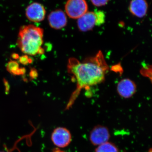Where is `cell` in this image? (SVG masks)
<instances>
[{
    "label": "cell",
    "mask_w": 152,
    "mask_h": 152,
    "mask_svg": "<svg viewBox=\"0 0 152 152\" xmlns=\"http://www.w3.org/2000/svg\"><path fill=\"white\" fill-rule=\"evenodd\" d=\"M95 152H120L118 148L115 144L107 142L98 146Z\"/></svg>",
    "instance_id": "8fae6325"
},
{
    "label": "cell",
    "mask_w": 152,
    "mask_h": 152,
    "mask_svg": "<svg viewBox=\"0 0 152 152\" xmlns=\"http://www.w3.org/2000/svg\"><path fill=\"white\" fill-rule=\"evenodd\" d=\"M129 10L134 16L142 18L146 15L148 4L146 0H131Z\"/></svg>",
    "instance_id": "9c48e42d"
},
{
    "label": "cell",
    "mask_w": 152,
    "mask_h": 152,
    "mask_svg": "<svg viewBox=\"0 0 152 152\" xmlns=\"http://www.w3.org/2000/svg\"><path fill=\"white\" fill-rule=\"evenodd\" d=\"M110 137V132L107 127L102 125H97L91 131L90 140L94 145H99L108 142Z\"/></svg>",
    "instance_id": "5b68a950"
},
{
    "label": "cell",
    "mask_w": 152,
    "mask_h": 152,
    "mask_svg": "<svg viewBox=\"0 0 152 152\" xmlns=\"http://www.w3.org/2000/svg\"><path fill=\"white\" fill-rule=\"evenodd\" d=\"M93 5L96 7L105 6L109 2V0H90Z\"/></svg>",
    "instance_id": "4fadbf2b"
},
{
    "label": "cell",
    "mask_w": 152,
    "mask_h": 152,
    "mask_svg": "<svg viewBox=\"0 0 152 152\" xmlns=\"http://www.w3.org/2000/svg\"></svg>",
    "instance_id": "5bb4252c"
},
{
    "label": "cell",
    "mask_w": 152,
    "mask_h": 152,
    "mask_svg": "<svg viewBox=\"0 0 152 152\" xmlns=\"http://www.w3.org/2000/svg\"><path fill=\"white\" fill-rule=\"evenodd\" d=\"M46 11L44 6L40 3L34 2L28 6L26 10V15L30 21L38 23L45 19Z\"/></svg>",
    "instance_id": "8992f818"
},
{
    "label": "cell",
    "mask_w": 152,
    "mask_h": 152,
    "mask_svg": "<svg viewBox=\"0 0 152 152\" xmlns=\"http://www.w3.org/2000/svg\"><path fill=\"white\" fill-rule=\"evenodd\" d=\"M44 30L34 25L23 26L20 28L17 44L24 53L36 56L43 53Z\"/></svg>",
    "instance_id": "7a4b0ae2"
},
{
    "label": "cell",
    "mask_w": 152,
    "mask_h": 152,
    "mask_svg": "<svg viewBox=\"0 0 152 152\" xmlns=\"http://www.w3.org/2000/svg\"><path fill=\"white\" fill-rule=\"evenodd\" d=\"M136 86L135 83L129 79H124L120 81L117 86L119 95L124 98L131 97L135 93Z\"/></svg>",
    "instance_id": "30bf717a"
},
{
    "label": "cell",
    "mask_w": 152,
    "mask_h": 152,
    "mask_svg": "<svg viewBox=\"0 0 152 152\" xmlns=\"http://www.w3.org/2000/svg\"><path fill=\"white\" fill-rule=\"evenodd\" d=\"M67 16L61 10L52 11L48 16L49 25L53 28L60 30L65 27L67 24Z\"/></svg>",
    "instance_id": "52a82bcc"
},
{
    "label": "cell",
    "mask_w": 152,
    "mask_h": 152,
    "mask_svg": "<svg viewBox=\"0 0 152 152\" xmlns=\"http://www.w3.org/2000/svg\"><path fill=\"white\" fill-rule=\"evenodd\" d=\"M67 68L68 72L75 82L76 88L71 96L66 110L72 107L82 90L103 82L109 70L101 51L82 62L75 58H71L68 61Z\"/></svg>",
    "instance_id": "6da1fadb"
},
{
    "label": "cell",
    "mask_w": 152,
    "mask_h": 152,
    "mask_svg": "<svg viewBox=\"0 0 152 152\" xmlns=\"http://www.w3.org/2000/svg\"><path fill=\"white\" fill-rule=\"evenodd\" d=\"M51 140L56 146L60 148L67 147L71 143L72 136L70 132L66 128L59 127L53 131Z\"/></svg>",
    "instance_id": "277c9868"
},
{
    "label": "cell",
    "mask_w": 152,
    "mask_h": 152,
    "mask_svg": "<svg viewBox=\"0 0 152 152\" xmlns=\"http://www.w3.org/2000/svg\"><path fill=\"white\" fill-rule=\"evenodd\" d=\"M78 28L82 32L91 31L96 26V20L95 12H87L77 19Z\"/></svg>",
    "instance_id": "ba28073f"
},
{
    "label": "cell",
    "mask_w": 152,
    "mask_h": 152,
    "mask_svg": "<svg viewBox=\"0 0 152 152\" xmlns=\"http://www.w3.org/2000/svg\"><path fill=\"white\" fill-rule=\"evenodd\" d=\"M95 13L96 20V26H99L104 24L105 20L104 13L102 11L99 10L95 12Z\"/></svg>",
    "instance_id": "7c38bea8"
},
{
    "label": "cell",
    "mask_w": 152,
    "mask_h": 152,
    "mask_svg": "<svg viewBox=\"0 0 152 152\" xmlns=\"http://www.w3.org/2000/svg\"><path fill=\"white\" fill-rule=\"evenodd\" d=\"M86 0H67L65 5V12L71 19H77L88 12Z\"/></svg>",
    "instance_id": "3957f363"
}]
</instances>
